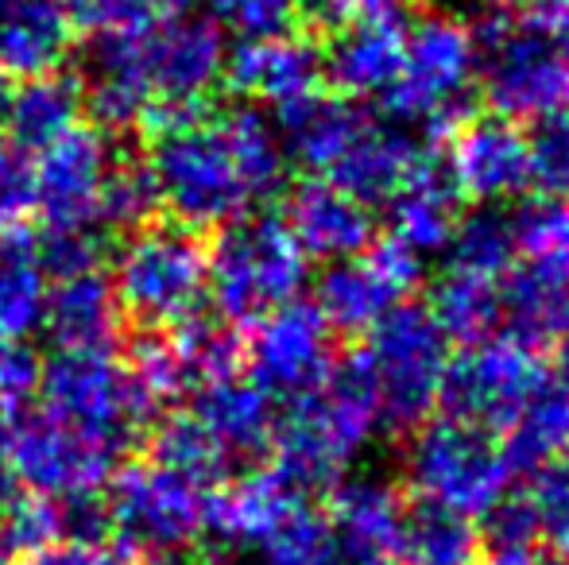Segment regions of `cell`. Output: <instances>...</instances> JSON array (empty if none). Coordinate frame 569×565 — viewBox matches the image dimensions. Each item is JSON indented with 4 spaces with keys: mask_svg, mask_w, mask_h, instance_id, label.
Wrapping results in <instances>:
<instances>
[{
    "mask_svg": "<svg viewBox=\"0 0 569 565\" xmlns=\"http://www.w3.org/2000/svg\"><path fill=\"white\" fill-rule=\"evenodd\" d=\"M391 233L411 252H446L457 221H461V194H457L450 171L435 155H422L415 174L388 198Z\"/></svg>",
    "mask_w": 569,
    "mask_h": 565,
    "instance_id": "25",
    "label": "cell"
},
{
    "mask_svg": "<svg viewBox=\"0 0 569 565\" xmlns=\"http://www.w3.org/2000/svg\"><path fill=\"white\" fill-rule=\"evenodd\" d=\"M307 275V252L279 213H240L206 249V294L237 330L299 299Z\"/></svg>",
    "mask_w": 569,
    "mask_h": 565,
    "instance_id": "3",
    "label": "cell"
},
{
    "mask_svg": "<svg viewBox=\"0 0 569 565\" xmlns=\"http://www.w3.org/2000/svg\"><path fill=\"white\" fill-rule=\"evenodd\" d=\"M480 4H492V8H503V4H511V0H480Z\"/></svg>",
    "mask_w": 569,
    "mask_h": 565,
    "instance_id": "58",
    "label": "cell"
},
{
    "mask_svg": "<svg viewBox=\"0 0 569 565\" xmlns=\"http://www.w3.org/2000/svg\"><path fill=\"white\" fill-rule=\"evenodd\" d=\"M78 85H82V105L101 129H136L140 121H148L156 101L136 51V28L93 36L82 54Z\"/></svg>",
    "mask_w": 569,
    "mask_h": 565,
    "instance_id": "21",
    "label": "cell"
},
{
    "mask_svg": "<svg viewBox=\"0 0 569 565\" xmlns=\"http://www.w3.org/2000/svg\"><path fill=\"white\" fill-rule=\"evenodd\" d=\"M221 28L237 31L240 39H263L291 31L299 16V0H218Z\"/></svg>",
    "mask_w": 569,
    "mask_h": 565,
    "instance_id": "44",
    "label": "cell"
},
{
    "mask_svg": "<svg viewBox=\"0 0 569 565\" xmlns=\"http://www.w3.org/2000/svg\"><path fill=\"white\" fill-rule=\"evenodd\" d=\"M70 23L82 31H128L143 28L167 12V0H67Z\"/></svg>",
    "mask_w": 569,
    "mask_h": 565,
    "instance_id": "43",
    "label": "cell"
},
{
    "mask_svg": "<svg viewBox=\"0 0 569 565\" xmlns=\"http://www.w3.org/2000/svg\"><path fill=\"white\" fill-rule=\"evenodd\" d=\"M167 349H171V361L187 392L232 376L244 361V341H240L237 325H229L221 314H202V310L171 325Z\"/></svg>",
    "mask_w": 569,
    "mask_h": 565,
    "instance_id": "34",
    "label": "cell"
},
{
    "mask_svg": "<svg viewBox=\"0 0 569 565\" xmlns=\"http://www.w3.org/2000/svg\"><path fill=\"white\" fill-rule=\"evenodd\" d=\"M106 504L120 554L159 558L171 551H190L194 538H202L210 492L148 461L120 468Z\"/></svg>",
    "mask_w": 569,
    "mask_h": 565,
    "instance_id": "10",
    "label": "cell"
},
{
    "mask_svg": "<svg viewBox=\"0 0 569 565\" xmlns=\"http://www.w3.org/2000/svg\"><path fill=\"white\" fill-rule=\"evenodd\" d=\"M148 565H213V562L190 551H171V554H159V558H148Z\"/></svg>",
    "mask_w": 569,
    "mask_h": 565,
    "instance_id": "54",
    "label": "cell"
},
{
    "mask_svg": "<svg viewBox=\"0 0 569 565\" xmlns=\"http://www.w3.org/2000/svg\"><path fill=\"white\" fill-rule=\"evenodd\" d=\"M28 565H132L128 554L109 551L106 543H51L28 554Z\"/></svg>",
    "mask_w": 569,
    "mask_h": 565,
    "instance_id": "48",
    "label": "cell"
},
{
    "mask_svg": "<svg viewBox=\"0 0 569 565\" xmlns=\"http://www.w3.org/2000/svg\"><path fill=\"white\" fill-rule=\"evenodd\" d=\"M446 252H450V268H457V272L485 275V280L500 283L519 260L511 213H503L500 205H480L472 213H461Z\"/></svg>",
    "mask_w": 569,
    "mask_h": 565,
    "instance_id": "37",
    "label": "cell"
},
{
    "mask_svg": "<svg viewBox=\"0 0 569 565\" xmlns=\"http://www.w3.org/2000/svg\"><path fill=\"white\" fill-rule=\"evenodd\" d=\"M36 210V159L0 143V229H16Z\"/></svg>",
    "mask_w": 569,
    "mask_h": 565,
    "instance_id": "45",
    "label": "cell"
},
{
    "mask_svg": "<svg viewBox=\"0 0 569 565\" xmlns=\"http://www.w3.org/2000/svg\"><path fill=\"white\" fill-rule=\"evenodd\" d=\"M310 512V496L299 492L276 468L248 473L229 488H213L206 504V531L226 551H256L271 546L299 515Z\"/></svg>",
    "mask_w": 569,
    "mask_h": 565,
    "instance_id": "18",
    "label": "cell"
},
{
    "mask_svg": "<svg viewBox=\"0 0 569 565\" xmlns=\"http://www.w3.org/2000/svg\"><path fill=\"white\" fill-rule=\"evenodd\" d=\"M562 333H569V299H566V310H562Z\"/></svg>",
    "mask_w": 569,
    "mask_h": 565,
    "instance_id": "57",
    "label": "cell"
},
{
    "mask_svg": "<svg viewBox=\"0 0 569 565\" xmlns=\"http://www.w3.org/2000/svg\"><path fill=\"white\" fill-rule=\"evenodd\" d=\"M43 411L78 434L124 453L156 423L159 400L109 349H59L39 369Z\"/></svg>",
    "mask_w": 569,
    "mask_h": 565,
    "instance_id": "5",
    "label": "cell"
},
{
    "mask_svg": "<svg viewBox=\"0 0 569 565\" xmlns=\"http://www.w3.org/2000/svg\"><path fill=\"white\" fill-rule=\"evenodd\" d=\"M156 140L148 167L159 202L194 233L221 229L248 205L271 198L287 179V151L271 117L256 105L179 109L151 117Z\"/></svg>",
    "mask_w": 569,
    "mask_h": 565,
    "instance_id": "1",
    "label": "cell"
},
{
    "mask_svg": "<svg viewBox=\"0 0 569 565\" xmlns=\"http://www.w3.org/2000/svg\"><path fill=\"white\" fill-rule=\"evenodd\" d=\"M151 465L198 484L202 492H213L226 481L232 461L221 453V445L210 437V430L187 411V415L156 418V430H151Z\"/></svg>",
    "mask_w": 569,
    "mask_h": 565,
    "instance_id": "36",
    "label": "cell"
},
{
    "mask_svg": "<svg viewBox=\"0 0 569 565\" xmlns=\"http://www.w3.org/2000/svg\"><path fill=\"white\" fill-rule=\"evenodd\" d=\"M403 473L422 500L485 519L496 500L508 492L511 468L492 430L461 423L453 415L427 418L411 430L403 453Z\"/></svg>",
    "mask_w": 569,
    "mask_h": 565,
    "instance_id": "9",
    "label": "cell"
},
{
    "mask_svg": "<svg viewBox=\"0 0 569 565\" xmlns=\"http://www.w3.org/2000/svg\"><path fill=\"white\" fill-rule=\"evenodd\" d=\"M480 565H558L555 554H542L539 546H492Z\"/></svg>",
    "mask_w": 569,
    "mask_h": 565,
    "instance_id": "52",
    "label": "cell"
},
{
    "mask_svg": "<svg viewBox=\"0 0 569 565\" xmlns=\"http://www.w3.org/2000/svg\"><path fill=\"white\" fill-rule=\"evenodd\" d=\"M566 54H569V39H566Z\"/></svg>",
    "mask_w": 569,
    "mask_h": 565,
    "instance_id": "59",
    "label": "cell"
},
{
    "mask_svg": "<svg viewBox=\"0 0 569 565\" xmlns=\"http://www.w3.org/2000/svg\"><path fill=\"white\" fill-rule=\"evenodd\" d=\"M472 39L477 82L492 113L508 121H547L569 109V54L555 31L496 12L472 28Z\"/></svg>",
    "mask_w": 569,
    "mask_h": 565,
    "instance_id": "6",
    "label": "cell"
},
{
    "mask_svg": "<svg viewBox=\"0 0 569 565\" xmlns=\"http://www.w3.org/2000/svg\"><path fill=\"white\" fill-rule=\"evenodd\" d=\"M422 280V256L399 244L396 236H380L360 256L333 260L315 283V306L333 333L360 337L391 306L407 299Z\"/></svg>",
    "mask_w": 569,
    "mask_h": 565,
    "instance_id": "13",
    "label": "cell"
},
{
    "mask_svg": "<svg viewBox=\"0 0 569 565\" xmlns=\"http://www.w3.org/2000/svg\"><path fill=\"white\" fill-rule=\"evenodd\" d=\"M113 159V143L82 124L39 151L36 210L47 225H101V190Z\"/></svg>",
    "mask_w": 569,
    "mask_h": 565,
    "instance_id": "17",
    "label": "cell"
},
{
    "mask_svg": "<svg viewBox=\"0 0 569 565\" xmlns=\"http://www.w3.org/2000/svg\"><path fill=\"white\" fill-rule=\"evenodd\" d=\"M446 171L461 198L480 205L511 202L531 186V140L519 121L500 113L469 117L450 137Z\"/></svg>",
    "mask_w": 569,
    "mask_h": 565,
    "instance_id": "16",
    "label": "cell"
},
{
    "mask_svg": "<svg viewBox=\"0 0 569 565\" xmlns=\"http://www.w3.org/2000/svg\"><path fill=\"white\" fill-rule=\"evenodd\" d=\"M124 453L78 434L74 426L59 423L47 411H28L12 418V461L23 488L39 496H74L98 492L117 473Z\"/></svg>",
    "mask_w": 569,
    "mask_h": 565,
    "instance_id": "15",
    "label": "cell"
},
{
    "mask_svg": "<svg viewBox=\"0 0 569 565\" xmlns=\"http://www.w3.org/2000/svg\"><path fill=\"white\" fill-rule=\"evenodd\" d=\"M190 415L210 430V437L229 461H256L271 450L279 411L276 400L256 380L232 372V376L198 387Z\"/></svg>",
    "mask_w": 569,
    "mask_h": 565,
    "instance_id": "24",
    "label": "cell"
},
{
    "mask_svg": "<svg viewBox=\"0 0 569 565\" xmlns=\"http://www.w3.org/2000/svg\"><path fill=\"white\" fill-rule=\"evenodd\" d=\"M8 109H12V78L0 74V143L8 140Z\"/></svg>",
    "mask_w": 569,
    "mask_h": 565,
    "instance_id": "55",
    "label": "cell"
},
{
    "mask_svg": "<svg viewBox=\"0 0 569 565\" xmlns=\"http://www.w3.org/2000/svg\"><path fill=\"white\" fill-rule=\"evenodd\" d=\"M547 538L555 543V562L558 565H569V504L562 507V515H558V519L550 523Z\"/></svg>",
    "mask_w": 569,
    "mask_h": 565,
    "instance_id": "53",
    "label": "cell"
},
{
    "mask_svg": "<svg viewBox=\"0 0 569 565\" xmlns=\"http://www.w3.org/2000/svg\"><path fill=\"white\" fill-rule=\"evenodd\" d=\"M159 186L148 159L117 155L109 167L106 190H101V225L113 229H143L159 213Z\"/></svg>",
    "mask_w": 569,
    "mask_h": 565,
    "instance_id": "39",
    "label": "cell"
},
{
    "mask_svg": "<svg viewBox=\"0 0 569 565\" xmlns=\"http://www.w3.org/2000/svg\"><path fill=\"white\" fill-rule=\"evenodd\" d=\"M365 117V105H352L345 98H326L318 90L310 98H299L279 109L276 129L279 140H283L287 159H295L299 167L315 171L318 179H326V171L341 159V151L349 148L352 132L360 129Z\"/></svg>",
    "mask_w": 569,
    "mask_h": 565,
    "instance_id": "29",
    "label": "cell"
},
{
    "mask_svg": "<svg viewBox=\"0 0 569 565\" xmlns=\"http://www.w3.org/2000/svg\"><path fill=\"white\" fill-rule=\"evenodd\" d=\"M117 302L143 330H171L198 314L206 299V244L187 225H143L120 249Z\"/></svg>",
    "mask_w": 569,
    "mask_h": 565,
    "instance_id": "8",
    "label": "cell"
},
{
    "mask_svg": "<svg viewBox=\"0 0 569 565\" xmlns=\"http://www.w3.org/2000/svg\"><path fill=\"white\" fill-rule=\"evenodd\" d=\"M299 8H307L318 23H330V28H341V23L352 20H368V16L391 12L396 0H299Z\"/></svg>",
    "mask_w": 569,
    "mask_h": 565,
    "instance_id": "49",
    "label": "cell"
},
{
    "mask_svg": "<svg viewBox=\"0 0 569 565\" xmlns=\"http://www.w3.org/2000/svg\"><path fill=\"white\" fill-rule=\"evenodd\" d=\"M47 291L36 236L23 225L0 229V341H23L43 325Z\"/></svg>",
    "mask_w": 569,
    "mask_h": 565,
    "instance_id": "33",
    "label": "cell"
},
{
    "mask_svg": "<svg viewBox=\"0 0 569 565\" xmlns=\"http://www.w3.org/2000/svg\"><path fill=\"white\" fill-rule=\"evenodd\" d=\"M136 51L151 90V117L202 109L226 78V28L202 12H163L136 28ZM148 117V121H151Z\"/></svg>",
    "mask_w": 569,
    "mask_h": 565,
    "instance_id": "11",
    "label": "cell"
},
{
    "mask_svg": "<svg viewBox=\"0 0 569 565\" xmlns=\"http://www.w3.org/2000/svg\"><path fill=\"white\" fill-rule=\"evenodd\" d=\"M430 314H435L438 330L450 341L461 345H477L485 337H496V330L503 325V302H500V283L485 280V275H469L446 268L442 280L430 291Z\"/></svg>",
    "mask_w": 569,
    "mask_h": 565,
    "instance_id": "35",
    "label": "cell"
},
{
    "mask_svg": "<svg viewBox=\"0 0 569 565\" xmlns=\"http://www.w3.org/2000/svg\"><path fill=\"white\" fill-rule=\"evenodd\" d=\"M380 430V403L360 353L333 361L315 392L287 403L276 418V473L299 492H330Z\"/></svg>",
    "mask_w": 569,
    "mask_h": 565,
    "instance_id": "2",
    "label": "cell"
},
{
    "mask_svg": "<svg viewBox=\"0 0 569 565\" xmlns=\"http://www.w3.org/2000/svg\"><path fill=\"white\" fill-rule=\"evenodd\" d=\"M527 4H531L527 20L555 31L558 39H569V0H527Z\"/></svg>",
    "mask_w": 569,
    "mask_h": 565,
    "instance_id": "50",
    "label": "cell"
},
{
    "mask_svg": "<svg viewBox=\"0 0 569 565\" xmlns=\"http://www.w3.org/2000/svg\"><path fill=\"white\" fill-rule=\"evenodd\" d=\"M283 221L299 241V249L307 252V260H326V264L360 256L376 241L372 205L345 194L341 186L326 179L299 182L287 198Z\"/></svg>",
    "mask_w": 569,
    "mask_h": 565,
    "instance_id": "20",
    "label": "cell"
},
{
    "mask_svg": "<svg viewBox=\"0 0 569 565\" xmlns=\"http://www.w3.org/2000/svg\"><path fill=\"white\" fill-rule=\"evenodd\" d=\"M503 461L511 476L531 473V468L558 461L569 453V361L547 369L519 415L511 418L503 437Z\"/></svg>",
    "mask_w": 569,
    "mask_h": 565,
    "instance_id": "30",
    "label": "cell"
},
{
    "mask_svg": "<svg viewBox=\"0 0 569 565\" xmlns=\"http://www.w3.org/2000/svg\"><path fill=\"white\" fill-rule=\"evenodd\" d=\"M0 543L8 554H36L51 543H62L59 527V500L28 492H16L4 507H0Z\"/></svg>",
    "mask_w": 569,
    "mask_h": 565,
    "instance_id": "41",
    "label": "cell"
},
{
    "mask_svg": "<svg viewBox=\"0 0 569 565\" xmlns=\"http://www.w3.org/2000/svg\"><path fill=\"white\" fill-rule=\"evenodd\" d=\"M531 140V182L542 194L569 198V109L539 121Z\"/></svg>",
    "mask_w": 569,
    "mask_h": 565,
    "instance_id": "42",
    "label": "cell"
},
{
    "mask_svg": "<svg viewBox=\"0 0 569 565\" xmlns=\"http://www.w3.org/2000/svg\"><path fill=\"white\" fill-rule=\"evenodd\" d=\"M322 51L302 36H263L240 39L226 59V82L240 98L260 101V105H291L310 98L322 85Z\"/></svg>",
    "mask_w": 569,
    "mask_h": 565,
    "instance_id": "19",
    "label": "cell"
},
{
    "mask_svg": "<svg viewBox=\"0 0 569 565\" xmlns=\"http://www.w3.org/2000/svg\"><path fill=\"white\" fill-rule=\"evenodd\" d=\"M330 531L357 554L391 565L403 500L383 476H341L330 488Z\"/></svg>",
    "mask_w": 569,
    "mask_h": 565,
    "instance_id": "27",
    "label": "cell"
},
{
    "mask_svg": "<svg viewBox=\"0 0 569 565\" xmlns=\"http://www.w3.org/2000/svg\"><path fill=\"white\" fill-rule=\"evenodd\" d=\"M472 85H477V39L453 16H422L407 28L403 62L388 90L383 109L407 132L430 140H450L472 117Z\"/></svg>",
    "mask_w": 569,
    "mask_h": 565,
    "instance_id": "4",
    "label": "cell"
},
{
    "mask_svg": "<svg viewBox=\"0 0 569 565\" xmlns=\"http://www.w3.org/2000/svg\"><path fill=\"white\" fill-rule=\"evenodd\" d=\"M36 249L47 280H70L106 264L109 233L106 225H47V233L36 236Z\"/></svg>",
    "mask_w": 569,
    "mask_h": 565,
    "instance_id": "40",
    "label": "cell"
},
{
    "mask_svg": "<svg viewBox=\"0 0 569 565\" xmlns=\"http://www.w3.org/2000/svg\"><path fill=\"white\" fill-rule=\"evenodd\" d=\"M422 155L427 151L419 148L415 132L368 113L360 121V129L352 132L349 148L341 151V159L326 171V182L341 186L345 194L360 198L365 205H380L411 179Z\"/></svg>",
    "mask_w": 569,
    "mask_h": 565,
    "instance_id": "22",
    "label": "cell"
},
{
    "mask_svg": "<svg viewBox=\"0 0 569 565\" xmlns=\"http://www.w3.org/2000/svg\"><path fill=\"white\" fill-rule=\"evenodd\" d=\"M516 252L523 264L555 272L569 280V198L542 194L511 213Z\"/></svg>",
    "mask_w": 569,
    "mask_h": 565,
    "instance_id": "38",
    "label": "cell"
},
{
    "mask_svg": "<svg viewBox=\"0 0 569 565\" xmlns=\"http://www.w3.org/2000/svg\"><path fill=\"white\" fill-rule=\"evenodd\" d=\"M59 527L62 543H106V538H113L109 504L101 496V488L59 496Z\"/></svg>",
    "mask_w": 569,
    "mask_h": 565,
    "instance_id": "46",
    "label": "cell"
},
{
    "mask_svg": "<svg viewBox=\"0 0 569 565\" xmlns=\"http://www.w3.org/2000/svg\"><path fill=\"white\" fill-rule=\"evenodd\" d=\"M12 558H16V554H8V551H4V543H0V565H16Z\"/></svg>",
    "mask_w": 569,
    "mask_h": 565,
    "instance_id": "56",
    "label": "cell"
},
{
    "mask_svg": "<svg viewBox=\"0 0 569 565\" xmlns=\"http://www.w3.org/2000/svg\"><path fill=\"white\" fill-rule=\"evenodd\" d=\"M547 369L550 364L535 345L511 333H496L477 345H465L461 356H450L442 407L480 430H508Z\"/></svg>",
    "mask_w": 569,
    "mask_h": 565,
    "instance_id": "12",
    "label": "cell"
},
{
    "mask_svg": "<svg viewBox=\"0 0 569 565\" xmlns=\"http://www.w3.org/2000/svg\"><path fill=\"white\" fill-rule=\"evenodd\" d=\"M453 341L438 330L435 314L419 302H399L368 330L360 349L380 403V426L415 430L442 403Z\"/></svg>",
    "mask_w": 569,
    "mask_h": 565,
    "instance_id": "7",
    "label": "cell"
},
{
    "mask_svg": "<svg viewBox=\"0 0 569 565\" xmlns=\"http://www.w3.org/2000/svg\"><path fill=\"white\" fill-rule=\"evenodd\" d=\"M74 23L67 0H0V74L36 78L70 51Z\"/></svg>",
    "mask_w": 569,
    "mask_h": 565,
    "instance_id": "26",
    "label": "cell"
},
{
    "mask_svg": "<svg viewBox=\"0 0 569 565\" xmlns=\"http://www.w3.org/2000/svg\"><path fill=\"white\" fill-rule=\"evenodd\" d=\"M485 543L472 527L469 515L450 512L442 504L419 500L415 507H403L399 538L391 562L399 565H480Z\"/></svg>",
    "mask_w": 569,
    "mask_h": 565,
    "instance_id": "32",
    "label": "cell"
},
{
    "mask_svg": "<svg viewBox=\"0 0 569 565\" xmlns=\"http://www.w3.org/2000/svg\"><path fill=\"white\" fill-rule=\"evenodd\" d=\"M244 361L248 380H256L271 400H299L330 376L333 330L315 302L295 299L256 322Z\"/></svg>",
    "mask_w": 569,
    "mask_h": 565,
    "instance_id": "14",
    "label": "cell"
},
{
    "mask_svg": "<svg viewBox=\"0 0 569 565\" xmlns=\"http://www.w3.org/2000/svg\"><path fill=\"white\" fill-rule=\"evenodd\" d=\"M39 387V361L23 341H0V411H16Z\"/></svg>",
    "mask_w": 569,
    "mask_h": 565,
    "instance_id": "47",
    "label": "cell"
},
{
    "mask_svg": "<svg viewBox=\"0 0 569 565\" xmlns=\"http://www.w3.org/2000/svg\"><path fill=\"white\" fill-rule=\"evenodd\" d=\"M407 23L399 12H380L368 20L341 23L322 51V74L338 85L341 98H380L403 62Z\"/></svg>",
    "mask_w": 569,
    "mask_h": 565,
    "instance_id": "23",
    "label": "cell"
},
{
    "mask_svg": "<svg viewBox=\"0 0 569 565\" xmlns=\"http://www.w3.org/2000/svg\"><path fill=\"white\" fill-rule=\"evenodd\" d=\"M16 488H20V476L12 461V418L0 415V507L16 496Z\"/></svg>",
    "mask_w": 569,
    "mask_h": 565,
    "instance_id": "51",
    "label": "cell"
},
{
    "mask_svg": "<svg viewBox=\"0 0 569 565\" xmlns=\"http://www.w3.org/2000/svg\"><path fill=\"white\" fill-rule=\"evenodd\" d=\"M82 85L78 78L47 70V74L23 78L12 85V109H8V143L20 151H43L67 132L82 124Z\"/></svg>",
    "mask_w": 569,
    "mask_h": 565,
    "instance_id": "31",
    "label": "cell"
},
{
    "mask_svg": "<svg viewBox=\"0 0 569 565\" xmlns=\"http://www.w3.org/2000/svg\"><path fill=\"white\" fill-rule=\"evenodd\" d=\"M120 322L124 310L101 272L54 280L47 291L43 325L59 349H109L120 337Z\"/></svg>",
    "mask_w": 569,
    "mask_h": 565,
    "instance_id": "28",
    "label": "cell"
}]
</instances>
